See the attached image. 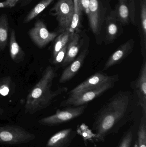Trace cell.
Instances as JSON below:
<instances>
[{
	"label": "cell",
	"mask_w": 146,
	"mask_h": 147,
	"mask_svg": "<svg viewBox=\"0 0 146 147\" xmlns=\"http://www.w3.org/2000/svg\"><path fill=\"white\" fill-rule=\"evenodd\" d=\"M50 14L55 16L57 20L58 33L69 28L74 15L73 0H58L51 9Z\"/></svg>",
	"instance_id": "277c9868"
},
{
	"label": "cell",
	"mask_w": 146,
	"mask_h": 147,
	"mask_svg": "<svg viewBox=\"0 0 146 147\" xmlns=\"http://www.w3.org/2000/svg\"><path fill=\"white\" fill-rule=\"evenodd\" d=\"M9 22L6 14L0 15V51L5 50L8 41Z\"/></svg>",
	"instance_id": "d6986e66"
},
{
	"label": "cell",
	"mask_w": 146,
	"mask_h": 147,
	"mask_svg": "<svg viewBox=\"0 0 146 147\" xmlns=\"http://www.w3.org/2000/svg\"><path fill=\"white\" fill-rule=\"evenodd\" d=\"M135 88L139 98V103L143 109V113L146 114V59H144Z\"/></svg>",
	"instance_id": "4fadbf2b"
},
{
	"label": "cell",
	"mask_w": 146,
	"mask_h": 147,
	"mask_svg": "<svg viewBox=\"0 0 146 147\" xmlns=\"http://www.w3.org/2000/svg\"><path fill=\"white\" fill-rule=\"evenodd\" d=\"M74 15L69 30L71 32L74 33L79 32L81 26V20L82 10L79 0H73Z\"/></svg>",
	"instance_id": "44dd1931"
},
{
	"label": "cell",
	"mask_w": 146,
	"mask_h": 147,
	"mask_svg": "<svg viewBox=\"0 0 146 147\" xmlns=\"http://www.w3.org/2000/svg\"><path fill=\"white\" fill-rule=\"evenodd\" d=\"M88 53L87 49H85L80 53L63 72L59 79L60 83H65L72 79L77 74L82 66Z\"/></svg>",
	"instance_id": "5bb4252c"
},
{
	"label": "cell",
	"mask_w": 146,
	"mask_h": 147,
	"mask_svg": "<svg viewBox=\"0 0 146 147\" xmlns=\"http://www.w3.org/2000/svg\"><path fill=\"white\" fill-rule=\"evenodd\" d=\"M115 81H109L79 94L69 96L67 99L63 101L60 104V106L61 107L79 106L85 105L99 96L109 89L112 88Z\"/></svg>",
	"instance_id": "5b68a950"
},
{
	"label": "cell",
	"mask_w": 146,
	"mask_h": 147,
	"mask_svg": "<svg viewBox=\"0 0 146 147\" xmlns=\"http://www.w3.org/2000/svg\"><path fill=\"white\" fill-rule=\"evenodd\" d=\"M74 33L69 31V28H67L60 33L55 39L53 49V57L56 56L57 53L67 45Z\"/></svg>",
	"instance_id": "ffe728a7"
},
{
	"label": "cell",
	"mask_w": 146,
	"mask_h": 147,
	"mask_svg": "<svg viewBox=\"0 0 146 147\" xmlns=\"http://www.w3.org/2000/svg\"><path fill=\"white\" fill-rule=\"evenodd\" d=\"M138 147H146V114L143 113L138 132Z\"/></svg>",
	"instance_id": "cb8c5ba5"
},
{
	"label": "cell",
	"mask_w": 146,
	"mask_h": 147,
	"mask_svg": "<svg viewBox=\"0 0 146 147\" xmlns=\"http://www.w3.org/2000/svg\"><path fill=\"white\" fill-rule=\"evenodd\" d=\"M67 47V45L62 48L61 51H59L56 56L53 57L52 63L53 64L58 65L62 64L66 56Z\"/></svg>",
	"instance_id": "4316f807"
},
{
	"label": "cell",
	"mask_w": 146,
	"mask_h": 147,
	"mask_svg": "<svg viewBox=\"0 0 146 147\" xmlns=\"http://www.w3.org/2000/svg\"><path fill=\"white\" fill-rule=\"evenodd\" d=\"M82 44V41L81 40L79 32H75L68 43L66 56L62 63L63 66H66L71 63L75 59Z\"/></svg>",
	"instance_id": "9a60e30c"
},
{
	"label": "cell",
	"mask_w": 146,
	"mask_h": 147,
	"mask_svg": "<svg viewBox=\"0 0 146 147\" xmlns=\"http://www.w3.org/2000/svg\"><path fill=\"white\" fill-rule=\"evenodd\" d=\"M4 113V110L1 108H0V115H3Z\"/></svg>",
	"instance_id": "83f0119b"
},
{
	"label": "cell",
	"mask_w": 146,
	"mask_h": 147,
	"mask_svg": "<svg viewBox=\"0 0 146 147\" xmlns=\"http://www.w3.org/2000/svg\"><path fill=\"white\" fill-rule=\"evenodd\" d=\"M102 7L99 0H90L89 7L87 13L89 26L92 32L98 35L100 33L103 24Z\"/></svg>",
	"instance_id": "9c48e42d"
},
{
	"label": "cell",
	"mask_w": 146,
	"mask_h": 147,
	"mask_svg": "<svg viewBox=\"0 0 146 147\" xmlns=\"http://www.w3.org/2000/svg\"><path fill=\"white\" fill-rule=\"evenodd\" d=\"M59 34L57 32H50L44 22L40 19L36 21L34 26L28 32L32 41L41 49L54 40Z\"/></svg>",
	"instance_id": "52a82bcc"
},
{
	"label": "cell",
	"mask_w": 146,
	"mask_h": 147,
	"mask_svg": "<svg viewBox=\"0 0 146 147\" xmlns=\"http://www.w3.org/2000/svg\"><path fill=\"white\" fill-rule=\"evenodd\" d=\"M33 134L17 125L0 126V144L15 145L28 143L35 139Z\"/></svg>",
	"instance_id": "3957f363"
},
{
	"label": "cell",
	"mask_w": 146,
	"mask_h": 147,
	"mask_svg": "<svg viewBox=\"0 0 146 147\" xmlns=\"http://www.w3.org/2000/svg\"><path fill=\"white\" fill-rule=\"evenodd\" d=\"M56 75L52 66L49 65L45 69L39 82L27 95L25 105L26 114L32 115L45 109L55 97L67 90L65 87L55 91L51 90L52 82Z\"/></svg>",
	"instance_id": "7a4b0ae2"
},
{
	"label": "cell",
	"mask_w": 146,
	"mask_h": 147,
	"mask_svg": "<svg viewBox=\"0 0 146 147\" xmlns=\"http://www.w3.org/2000/svg\"><path fill=\"white\" fill-rule=\"evenodd\" d=\"M133 140L132 130H129L123 137L119 147H131Z\"/></svg>",
	"instance_id": "484cf974"
},
{
	"label": "cell",
	"mask_w": 146,
	"mask_h": 147,
	"mask_svg": "<svg viewBox=\"0 0 146 147\" xmlns=\"http://www.w3.org/2000/svg\"><path fill=\"white\" fill-rule=\"evenodd\" d=\"M87 105H80L76 107H69L62 110H58L55 114L40 119L38 122L44 126H54L60 125L72 121L82 115Z\"/></svg>",
	"instance_id": "8992f818"
},
{
	"label": "cell",
	"mask_w": 146,
	"mask_h": 147,
	"mask_svg": "<svg viewBox=\"0 0 146 147\" xmlns=\"http://www.w3.org/2000/svg\"><path fill=\"white\" fill-rule=\"evenodd\" d=\"M134 45V41L133 39L127 40L121 45L109 58L105 65L103 70H106L125 59L133 51Z\"/></svg>",
	"instance_id": "7c38bea8"
},
{
	"label": "cell",
	"mask_w": 146,
	"mask_h": 147,
	"mask_svg": "<svg viewBox=\"0 0 146 147\" xmlns=\"http://www.w3.org/2000/svg\"><path fill=\"white\" fill-rule=\"evenodd\" d=\"M115 11L121 24L126 25L130 22H134L135 7L134 0H118Z\"/></svg>",
	"instance_id": "30bf717a"
},
{
	"label": "cell",
	"mask_w": 146,
	"mask_h": 147,
	"mask_svg": "<svg viewBox=\"0 0 146 147\" xmlns=\"http://www.w3.org/2000/svg\"><path fill=\"white\" fill-rule=\"evenodd\" d=\"M26 1H27V2L30 4V3H31V2L33 0H26Z\"/></svg>",
	"instance_id": "f1b7e54d"
},
{
	"label": "cell",
	"mask_w": 146,
	"mask_h": 147,
	"mask_svg": "<svg viewBox=\"0 0 146 147\" xmlns=\"http://www.w3.org/2000/svg\"><path fill=\"white\" fill-rule=\"evenodd\" d=\"M140 46L144 59H146V0H141Z\"/></svg>",
	"instance_id": "ac0fdd59"
},
{
	"label": "cell",
	"mask_w": 146,
	"mask_h": 147,
	"mask_svg": "<svg viewBox=\"0 0 146 147\" xmlns=\"http://www.w3.org/2000/svg\"><path fill=\"white\" fill-rule=\"evenodd\" d=\"M129 102L128 95L117 94L99 111L93 126L98 140H105L109 132L125 115Z\"/></svg>",
	"instance_id": "6da1fadb"
},
{
	"label": "cell",
	"mask_w": 146,
	"mask_h": 147,
	"mask_svg": "<svg viewBox=\"0 0 146 147\" xmlns=\"http://www.w3.org/2000/svg\"><path fill=\"white\" fill-rule=\"evenodd\" d=\"M15 84L10 76L0 78V96H7L14 93Z\"/></svg>",
	"instance_id": "603a6c76"
},
{
	"label": "cell",
	"mask_w": 146,
	"mask_h": 147,
	"mask_svg": "<svg viewBox=\"0 0 146 147\" xmlns=\"http://www.w3.org/2000/svg\"><path fill=\"white\" fill-rule=\"evenodd\" d=\"M105 22L106 38L108 41L112 42L119 34V24L120 23L116 16L115 10L111 11L106 17Z\"/></svg>",
	"instance_id": "e0dca14e"
},
{
	"label": "cell",
	"mask_w": 146,
	"mask_h": 147,
	"mask_svg": "<svg viewBox=\"0 0 146 147\" xmlns=\"http://www.w3.org/2000/svg\"><path fill=\"white\" fill-rule=\"evenodd\" d=\"M55 1L42 0L40 1L27 15L24 19L23 22L24 23H27L31 21Z\"/></svg>",
	"instance_id": "7402d4cb"
},
{
	"label": "cell",
	"mask_w": 146,
	"mask_h": 147,
	"mask_svg": "<svg viewBox=\"0 0 146 147\" xmlns=\"http://www.w3.org/2000/svg\"><path fill=\"white\" fill-rule=\"evenodd\" d=\"M117 78L118 76L117 75L108 76L99 72L89 77L85 81L71 90L69 92V96L79 94L85 91L95 88L109 81H116Z\"/></svg>",
	"instance_id": "ba28073f"
},
{
	"label": "cell",
	"mask_w": 146,
	"mask_h": 147,
	"mask_svg": "<svg viewBox=\"0 0 146 147\" xmlns=\"http://www.w3.org/2000/svg\"><path fill=\"white\" fill-rule=\"evenodd\" d=\"M28 4L29 3L26 0H4L0 1V8L13 7L17 5L24 7Z\"/></svg>",
	"instance_id": "d4e9b609"
},
{
	"label": "cell",
	"mask_w": 146,
	"mask_h": 147,
	"mask_svg": "<svg viewBox=\"0 0 146 147\" xmlns=\"http://www.w3.org/2000/svg\"><path fill=\"white\" fill-rule=\"evenodd\" d=\"M9 50L10 57L14 62L19 63L24 61L25 53L16 40L15 31L13 29H12L10 32Z\"/></svg>",
	"instance_id": "2e32d148"
},
{
	"label": "cell",
	"mask_w": 146,
	"mask_h": 147,
	"mask_svg": "<svg viewBox=\"0 0 146 147\" xmlns=\"http://www.w3.org/2000/svg\"><path fill=\"white\" fill-rule=\"evenodd\" d=\"M77 134L72 128L63 129L52 136L48 140L46 147H68Z\"/></svg>",
	"instance_id": "8fae6325"
}]
</instances>
